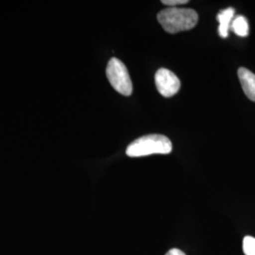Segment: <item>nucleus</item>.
<instances>
[{
  "mask_svg": "<svg viewBox=\"0 0 255 255\" xmlns=\"http://www.w3.org/2000/svg\"><path fill=\"white\" fill-rule=\"evenodd\" d=\"M234 15H235V9L233 8H227L219 11V14L217 15V20L219 23V36L222 38L228 37L229 29L232 25Z\"/></svg>",
  "mask_w": 255,
  "mask_h": 255,
  "instance_id": "423d86ee",
  "label": "nucleus"
},
{
  "mask_svg": "<svg viewBox=\"0 0 255 255\" xmlns=\"http://www.w3.org/2000/svg\"><path fill=\"white\" fill-rule=\"evenodd\" d=\"M231 28L238 36L246 37L249 34V23L247 19L242 15H238L233 20Z\"/></svg>",
  "mask_w": 255,
  "mask_h": 255,
  "instance_id": "0eeeda50",
  "label": "nucleus"
},
{
  "mask_svg": "<svg viewBox=\"0 0 255 255\" xmlns=\"http://www.w3.org/2000/svg\"><path fill=\"white\" fill-rule=\"evenodd\" d=\"M172 151L171 141L162 134H148L137 138L126 149L128 157H143L152 154H168Z\"/></svg>",
  "mask_w": 255,
  "mask_h": 255,
  "instance_id": "f03ea898",
  "label": "nucleus"
},
{
  "mask_svg": "<svg viewBox=\"0 0 255 255\" xmlns=\"http://www.w3.org/2000/svg\"><path fill=\"white\" fill-rule=\"evenodd\" d=\"M106 76L116 91L123 96H130L132 83L127 67L118 58H112L106 68Z\"/></svg>",
  "mask_w": 255,
  "mask_h": 255,
  "instance_id": "7ed1b4c3",
  "label": "nucleus"
},
{
  "mask_svg": "<svg viewBox=\"0 0 255 255\" xmlns=\"http://www.w3.org/2000/svg\"><path fill=\"white\" fill-rule=\"evenodd\" d=\"M243 252L245 255H255V238L245 237L243 239Z\"/></svg>",
  "mask_w": 255,
  "mask_h": 255,
  "instance_id": "6e6552de",
  "label": "nucleus"
},
{
  "mask_svg": "<svg viewBox=\"0 0 255 255\" xmlns=\"http://www.w3.org/2000/svg\"><path fill=\"white\" fill-rule=\"evenodd\" d=\"M155 84L158 92L164 98L173 97L181 88L179 78L165 68H160L155 74Z\"/></svg>",
  "mask_w": 255,
  "mask_h": 255,
  "instance_id": "20e7f679",
  "label": "nucleus"
},
{
  "mask_svg": "<svg viewBox=\"0 0 255 255\" xmlns=\"http://www.w3.org/2000/svg\"><path fill=\"white\" fill-rule=\"evenodd\" d=\"M165 255H185V254L182 253V251L179 249H172L169 252H167Z\"/></svg>",
  "mask_w": 255,
  "mask_h": 255,
  "instance_id": "9d476101",
  "label": "nucleus"
},
{
  "mask_svg": "<svg viewBox=\"0 0 255 255\" xmlns=\"http://www.w3.org/2000/svg\"><path fill=\"white\" fill-rule=\"evenodd\" d=\"M158 22L168 33H177L192 29L198 24L199 15L196 10L170 7L160 11Z\"/></svg>",
  "mask_w": 255,
  "mask_h": 255,
  "instance_id": "f257e3e1",
  "label": "nucleus"
},
{
  "mask_svg": "<svg viewBox=\"0 0 255 255\" xmlns=\"http://www.w3.org/2000/svg\"><path fill=\"white\" fill-rule=\"evenodd\" d=\"M238 78L241 82L242 89L246 94L247 97L251 101L255 102V75L248 70L245 67H240L238 69Z\"/></svg>",
  "mask_w": 255,
  "mask_h": 255,
  "instance_id": "39448f33",
  "label": "nucleus"
},
{
  "mask_svg": "<svg viewBox=\"0 0 255 255\" xmlns=\"http://www.w3.org/2000/svg\"><path fill=\"white\" fill-rule=\"evenodd\" d=\"M162 3L166 5V6L175 7V6H178V5L188 3V0H162Z\"/></svg>",
  "mask_w": 255,
  "mask_h": 255,
  "instance_id": "1a4fd4ad",
  "label": "nucleus"
}]
</instances>
